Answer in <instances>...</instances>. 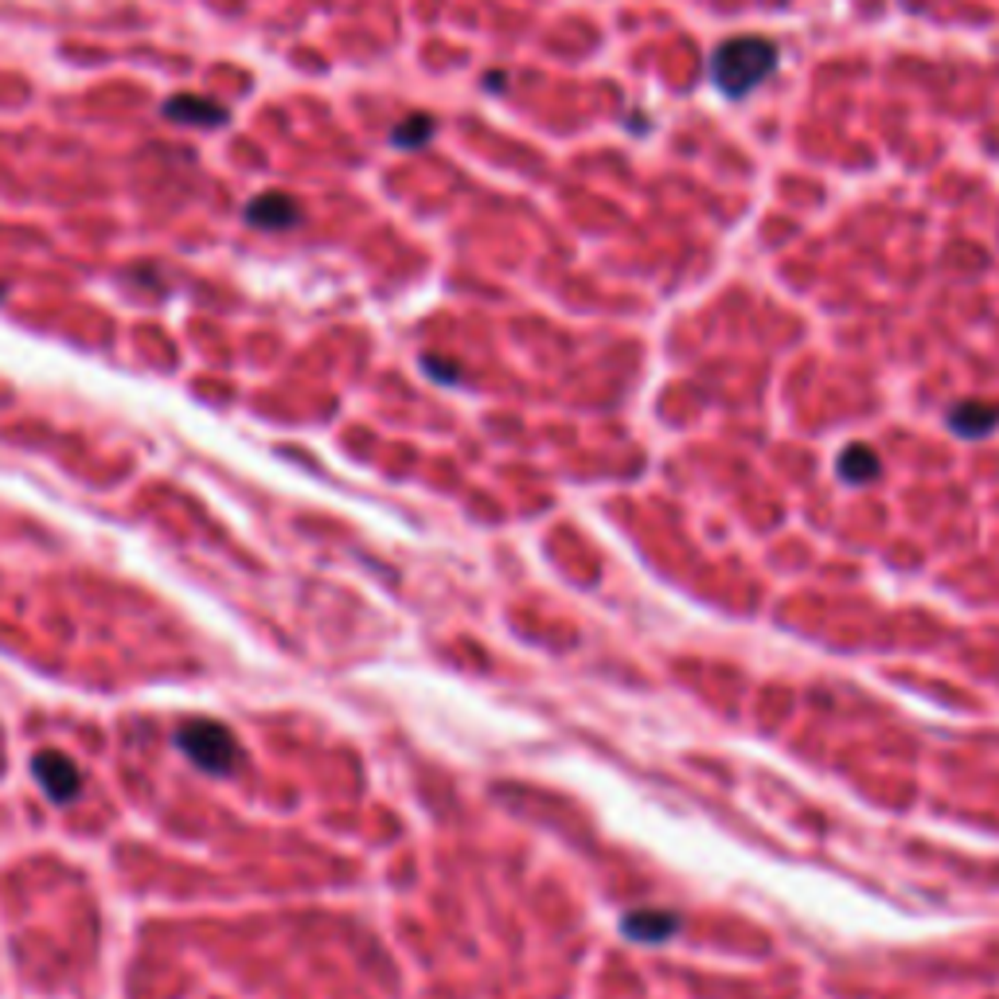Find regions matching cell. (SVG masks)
<instances>
[{
    "instance_id": "obj_6",
    "label": "cell",
    "mask_w": 999,
    "mask_h": 999,
    "mask_svg": "<svg viewBox=\"0 0 999 999\" xmlns=\"http://www.w3.org/2000/svg\"><path fill=\"white\" fill-rule=\"evenodd\" d=\"M949 426H953L961 437H984L999 426V406H988V402H961V406L949 414Z\"/></svg>"
},
{
    "instance_id": "obj_1",
    "label": "cell",
    "mask_w": 999,
    "mask_h": 999,
    "mask_svg": "<svg viewBox=\"0 0 999 999\" xmlns=\"http://www.w3.org/2000/svg\"><path fill=\"white\" fill-rule=\"evenodd\" d=\"M777 67V44L761 36L726 39L711 59V79L726 99H746L749 90L766 82Z\"/></svg>"
},
{
    "instance_id": "obj_10",
    "label": "cell",
    "mask_w": 999,
    "mask_h": 999,
    "mask_svg": "<svg viewBox=\"0 0 999 999\" xmlns=\"http://www.w3.org/2000/svg\"><path fill=\"white\" fill-rule=\"evenodd\" d=\"M0 297H4V289H0Z\"/></svg>"
},
{
    "instance_id": "obj_2",
    "label": "cell",
    "mask_w": 999,
    "mask_h": 999,
    "mask_svg": "<svg viewBox=\"0 0 999 999\" xmlns=\"http://www.w3.org/2000/svg\"><path fill=\"white\" fill-rule=\"evenodd\" d=\"M176 746L192 758V766L211 777H227L242 766L239 738L223 723H215V719H187L176 731Z\"/></svg>"
},
{
    "instance_id": "obj_3",
    "label": "cell",
    "mask_w": 999,
    "mask_h": 999,
    "mask_svg": "<svg viewBox=\"0 0 999 999\" xmlns=\"http://www.w3.org/2000/svg\"><path fill=\"white\" fill-rule=\"evenodd\" d=\"M32 777L39 781V789H44L47 796H51L55 804L62 801H74V796L82 793V773L79 766H74L62 749H39L36 758H32Z\"/></svg>"
},
{
    "instance_id": "obj_5",
    "label": "cell",
    "mask_w": 999,
    "mask_h": 999,
    "mask_svg": "<svg viewBox=\"0 0 999 999\" xmlns=\"http://www.w3.org/2000/svg\"><path fill=\"white\" fill-rule=\"evenodd\" d=\"M246 223L259 231H289L301 223V204L286 192H262L246 204Z\"/></svg>"
},
{
    "instance_id": "obj_8",
    "label": "cell",
    "mask_w": 999,
    "mask_h": 999,
    "mask_svg": "<svg viewBox=\"0 0 999 999\" xmlns=\"http://www.w3.org/2000/svg\"><path fill=\"white\" fill-rule=\"evenodd\" d=\"M839 473L851 484H871L879 476V457H874L871 446H848L843 457H839Z\"/></svg>"
},
{
    "instance_id": "obj_9",
    "label": "cell",
    "mask_w": 999,
    "mask_h": 999,
    "mask_svg": "<svg viewBox=\"0 0 999 999\" xmlns=\"http://www.w3.org/2000/svg\"><path fill=\"white\" fill-rule=\"evenodd\" d=\"M429 137H434V117L411 114V117H402L399 122V129H394L391 141L399 145V149H418V145H426Z\"/></svg>"
},
{
    "instance_id": "obj_4",
    "label": "cell",
    "mask_w": 999,
    "mask_h": 999,
    "mask_svg": "<svg viewBox=\"0 0 999 999\" xmlns=\"http://www.w3.org/2000/svg\"><path fill=\"white\" fill-rule=\"evenodd\" d=\"M161 114L176 125H196V129H223L231 122V110L204 99V94H172L161 106Z\"/></svg>"
},
{
    "instance_id": "obj_7",
    "label": "cell",
    "mask_w": 999,
    "mask_h": 999,
    "mask_svg": "<svg viewBox=\"0 0 999 999\" xmlns=\"http://www.w3.org/2000/svg\"><path fill=\"white\" fill-rule=\"evenodd\" d=\"M679 929L676 914H664V910H641V914H629L624 918V933L636 937V941H664Z\"/></svg>"
}]
</instances>
